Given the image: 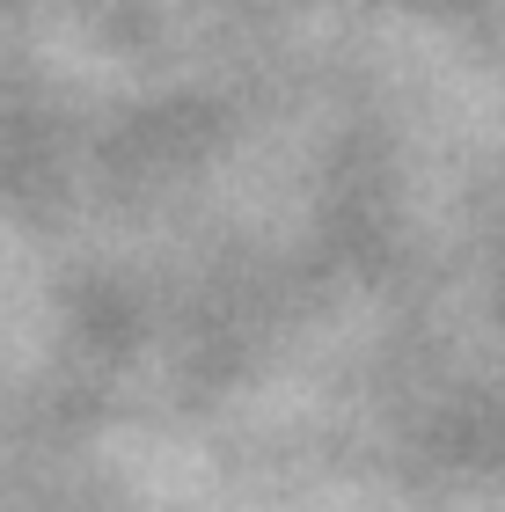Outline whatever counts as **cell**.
I'll return each mask as SVG.
<instances>
[]
</instances>
